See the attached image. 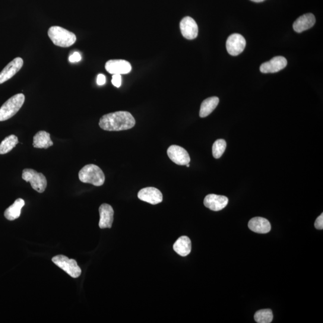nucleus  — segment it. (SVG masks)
I'll list each match as a JSON object with an SVG mask.
<instances>
[{
  "mask_svg": "<svg viewBox=\"0 0 323 323\" xmlns=\"http://www.w3.org/2000/svg\"><path fill=\"white\" fill-rule=\"evenodd\" d=\"M25 205L24 199L19 198L17 199L12 205L6 209L5 212V216L9 220H15L20 217L22 208Z\"/></svg>",
  "mask_w": 323,
  "mask_h": 323,
  "instance_id": "aec40b11",
  "label": "nucleus"
},
{
  "mask_svg": "<svg viewBox=\"0 0 323 323\" xmlns=\"http://www.w3.org/2000/svg\"><path fill=\"white\" fill-rule=\"evenodd\" d=\"M97 84L100 85V86H102V85L106 84V77L105 75L103 74H98L97 77Z\"/></svg>",
  "mask_w": 323,
  "mask_h": 323,
  "instance_id": "cd10ccee",
  "label": "nucleus"
},
{
  "mask_svg": "<svg viewBox=\"0 0 323 323\" xmlns=\"http://www.w3.org/2000/svg\"><path fill=\"white\" fill-rule=\"evenodd\" d=\"M22 177L25 182H30L31 187L37 192L43 193L47 188L46 177L42 173H37L34 170H24Z\"/></svg>",
  "mask_w": 323,
  "mask_h": 323,
  "instance_id": "39448f33",
  "label": "nucleus"
},
{
  "mask_svg": "<svg viewBox=\"0 0 323 323\" xmlns=\"http://www.w3.org/2000/svg\"><path fill=\"white\" fill-rule=\"evenodd\" d=\"M180 30L183 36L188 40L196 39L198 34L197 24L191 17H186L183 19L180 24Z\"/></svg>",
  "mask_w": 323,
  "mask_h": 323,
  "instance_id": "9b49d317",
  "label": "nucleus"
},
{
  "mask_svg": "<svg viewBox=\"0 0 323 323\" xmlns=\"http://www.w3.org/2000/svg\"><path fill=\"white\" fill-rule=\"evenodd\" d=\"M315 16L312 14H307L301 16L294 22L293 29L296 33H300L310 29L315 24Z\"/></svg>",
  "mask_w": 323,
  "mask_h": 323,
  "instance_id": "dca6fc26",
  "label": "nucleus"
},
{
  "mask_svg": "<svg viewBox=\"0 0 323 323\" xmlns=\"http://www.w3.org/2000/svg\"><path fill=\"white\" fill-rule=\"evenodd\" d=\"M255 321L259 323H270L273 320V313L271 309H262L255 313Z\"/></svg>",
  "mask_w": 323,
  "mask_h": 323,
  "instance_id": "5701e85b",
  "label": "nucleus"
},
{
  "mask_svg": "<svg viewBox=\"0 0 323 323\" xmlns=\"http://www.w3.org/2000/svg\"><path fill=\"white\" fill-rule=\"evenodd\" d=\"M105 68L112 74H126L131 71V64L125 60L112 59L106 62Z\"/></svg>",
  "mask_w": 323,
  "mask_h": 323,
  "instance_id": "1a4fd4ad",
  "label": "nucleus"
},
{
  "mask_svg": "<svg viewBox=\"0 0 323 323\" xmlns=\"http://www.w3.org/2000/svg\"><path fill=\"white\" fill-rule=\"evenodd\" d=\"M99 227L101 229L112 227L114 220V210L112 206L107 204L101 205L99 208Z\"/></svg>",
  "mask_w": 323,
  "mask_h": 323,
  "instance_id": "2eb2a0df",
  "label": "nucleus"
},
{
  "mask_svg": "<svg viewBox=\"0 0 323 323\" xmlns=\"http://www.w3.org/2000/svg\"><path fill=\"white\" fill-rule=\"evenodd\" d=\"M135 125L134 117L124 111L107 114L101 117L99 122L100 128L107 131H125L132 128Z\"/></svg>",
  "mask_w": 323,
  "mask_h": 323,
  "instance_id": "f257e3e1",
  "label": "nucleus"
},
{
  "mask_svg": "<svg viewBox=\"0 0 323 323\" xmlns=\"http://www.w3.org/2000/svg\"><path fill=\"white\" fill-rule=\"evenodd\" d=\"M24 64V61L18 57L9 63L0 72V85L5 83L20 71Z\"/></svg>",
  "mask_w": 323,
  "mask_h": 323,
  "instance_id": "f8f14e48",
  "label": "nucleus"
},
{
  "mask_svg": "<svg viewBox=\"0 0 323 323\" xmlns=\"http://www.w3.org/2000/svg\"><path fill=\"white\" fill-rule=\"evenodd\" d=\"M287 65V61L283 56H275L270 61L262 64L260 70L263 73H274L284 69Z\"/></svg>",
  "mask_w": 323,
  "mask_h": 323,
  "instance_id": "ddd939ff",
  "label": "nucleus"
},
{
  "mask_svg": "<svg viewBox=\"0 0 323 323\" xmlns=\"http://www.w3.org/2000/svg\"><path fill=\"white\" fill-rule=\"evenodd\" d=\"M167 154L170 159L179 166H186L191 162L188 152L179 145H171L167 150Z\"/></svg>",
  "mask_w": 323,
  "mask_h": 323,
  "instance_id": "6e6552de",
  "label": "nucleus"
},
{
  "mask_svg": "<svg viewBox=\"0 0 323 323\" xmlns=\"http://www.w3.org/2000/svg\"><path fill=\"white\" fill-rule=\"evenodd\" d=\"M251 1L255 3H261L265 1V0H251Z\"/></svg>",
  "mask_w": 323,
  "mask_h": 323,
  "instance_id": "c85d7f7f",
  "label": "nucleus"
},
{
  "mask_svg": "<svg viewBox=\"0 0 323 323\" xmlns=\"http://www.w3.org/2000/svg\"><path fill=\"white\" fill-rule=\"evenodd\" d=\"M249 229L253 232L258 233H267L270 232L271 226L269 221L263 217L252 218L249 222Z\"/></svg>",
  "mask_w": 323,
  "mask_h": 323,
  "instance_id": "f3484780",
  "label": "nucleus"
},
{
  "mask_svg": "<svg viewBox=\"0 0 323 323\" xmlns=\"http://www.w3.org/2000/svg\"><path fill=\"white\" fill-rule=\"evenodd\" d=\"M18 138L15 135L6 137L0 144V154H5L10 152L18 144Z\"/></svg>",
  "mask_w": 323,
  "mask_h": 323,
  "instance_id": "4be33fe9",
  "label": "nucleus"
},
{
  "mask_svg": "<svg viewBox=\"0 0 323 323\" xmlns=\"http://www.w3.org/2000/svg\"><path fill=\"white\" fill-rule=\"evenodd\" d=\"M53 142L50 138L49 133L40 131L36 133L33 137V145L37 148H48L52 146Z\"/></svg>",
  "mask_w": 323,
  "mask_h": 323,
  "instance_id": "6ab92c4d",
  "label": "nucleus"
},
{
  "mask_svg": "<svg viewBox=\"0 0 323 323\" xmlns=\"http://www.w3.org/2000/svg\"><path fill=\"white\" fill-rule=\"evenodd\" d=\"M314 226L316 229L319 230H322L323 229V214H321L317 218H316L315 221Z\"/></svg>",
  "mask_w": 323,
  "mask_h": 323,
  "instance_id": "bb28decb",
  "label": "nucleus"
},
{
  "mask_svg": "<svg viewBox=\"0 0 323 323\" xmlns=\"http://www.w3.org/2000/svg\"><path fill=\"white\" fill-rule=\"evenodd\" d=\"M219 99L216 97L208 98L205 100L201 104L199 116L204 118L210 115L217 107Z\"/></svg>",
  "mask_w": 323,
  "mask_h": 323,
  "instance_id": "412c9836",
  "label": "nucleus"
},
{
  "mask_svg": "<svg viewBox=\"0 0 323 323\" xmlns=\"http://www.w3.org/2000/svg\"><path fill=\"white\" fill-rule=\"evenodd\" d=\"M229 202L226 196L210 194L206 196L204 204L206 207L214 211H218L225 208Z\"/></svg>",
  "mask_w": 323,
  "mask_h": 323,
  "instance_id": "4468645a",
  "label": "nucleus"
},
{
  "mask_svg": "<svg viewBox=\"0 0 323 323\" xmlns=\"http://www.w3.org/2000/svg\"><path fill=\"white\" fill-rule=\"evenodd\" d=\"M78 179L82 182L95 186L103 185L106 179L102 170L94 164H89L82 168L78 173Z\"/></svg>",
  "mask_w": 323,
  "mask_h": 323,
  "instance_id": "f03ea898",
  "label": "nucleus"
},
{
  "mask_svg": "<svg viewBox=\"0 0 323 323\" xmlns=\"http://www.w3.org/2000/svg\"><path fill=\"white\" fill-rule=\"evenodd\" d=\"M246 46V39L240 34H233L228 37L226 42V49L230 55H239L244 51Z\"/></svg>",
  "mask_w": 323,
  "mask_h": 323,
  "instance_id": "0eeeda50",
  "label": "nucleus"
},
{
  "mask_svg": "<svg viewBox=\"0 0 323 323\" xmlns=\"http://www.w3.org/2000/svg\"><path fill=\"white\" fill-rule=\"evenodd\" d=\"M173 249L177 254L185 257L190 254L192 250L191 240L187 236L180 237L174 243Z\"/></svg>",
  "mask_w": 323,
  "mask_h": 323,
  "instance_id": "a211bd4d",
  "label": "nucleus"
},
{
  "mask_svg": "<svg viewBox=\"0 0 323 323\" xmlns=\"http://www.w3.org/2000/svg\"><path fill=\"white\" fill-rule=\"evenodd\" d=\"M48 36L55 46L68 47L76 42L75 35L67 30L59 26H53L48 30Z\"/></svg>",
  "mask_w": 323,
  "mask_h": 323,
  "instance_id": "7ed1b4c3",
  "label": "nucleus"
},
{
  "mask_svg": "<svg viewBox=\"0 0 323 323\" xmlns=\"http://www.w3.org/2000/svg\"><path fill=\"white\" fill-rule=\"evenodd\" d=\"M112 84L116 88H119L122 84V77L120 74H113L112 76Z\"/></svg>",
  "mask_w": 323,
  "mask_h": 323,
  "instance_id": "393cba45",
  "label": "nucleus"
},
{
  "mask_svg": "<svg viewBox=\"0 0 323 323\" xmlns=\"http://www.w3.org/2000/svg\"><path fill=\"white\" fill-rule=\"evenodd\" d=\"M23 94L15 95L0 108V122L5 121L14 116L21 109L25 102Z\"/></svg>",
  "mask_w": 323,
  "mask_h": 323,
  "instance_id": "20e7f679",
  "label": "nucleus"
},
{
  "mask_svg": "<svg viewBox=\"0 0 323 323\" xmlns=\"http://www.w3.org/2000/svg\"><path fill=\"white\" fill-rule=\"evenodd\" d=\"M81 59L80 54L77 52H74L69 57V61L72 63L79 62Z\"/></svg>",
  "mask_w": 323,
  "mask_h": 323,
  "instance_id": "a878e982",
  "label": "nucleus"
},
{
  "mask_svg": "<svg viewBox=\"0 0 323 323\" xmlns=\"http://www.w3.org/2000/svg\"><path fill=\"white\" fill-rule=\"evenodd\" d=\"M140 200L152 205H156L163 201V195L159 189L153 187H148L140 190L138 194Z\"/></svg>",
  "mask_w": 323,
  "mask_h": 323,
  "instance_id": "9d476101",
  "label": "nucleus"
},
{
  "mask_svg": "<svg viewBox=\"0 0 323 323\" xmlns=\"http://www.w3.org/2000/svg\"><path fill=\"white\" fill-rule=\"evenodd\" d=\"M52 261L72 278H77L80 276L81 269L74 259H69L64 255H58L53 257Z\"/></svg>",
  "mask_w": 323,
  "mask_h": 323,
  "instance_id": "423d86ee",
  "label": "nucleus"
},
{
  "mask_svg": "<svg viewBox=\"0 0 323 323\" xmlns=\"http://www.w3.org/2000/svg\"><path fill=\"white\" fill-rule=\"evenodd\" d=\"M226 148V142L223 139H219L214 142L213 145V155L215 159H219L224 153Z\"/></svg>",
  "mask_w": 323,
  "mask_h": 323,
  "instance_id": "b1692460",
  "label": "nucleus"
}]
</instances>
